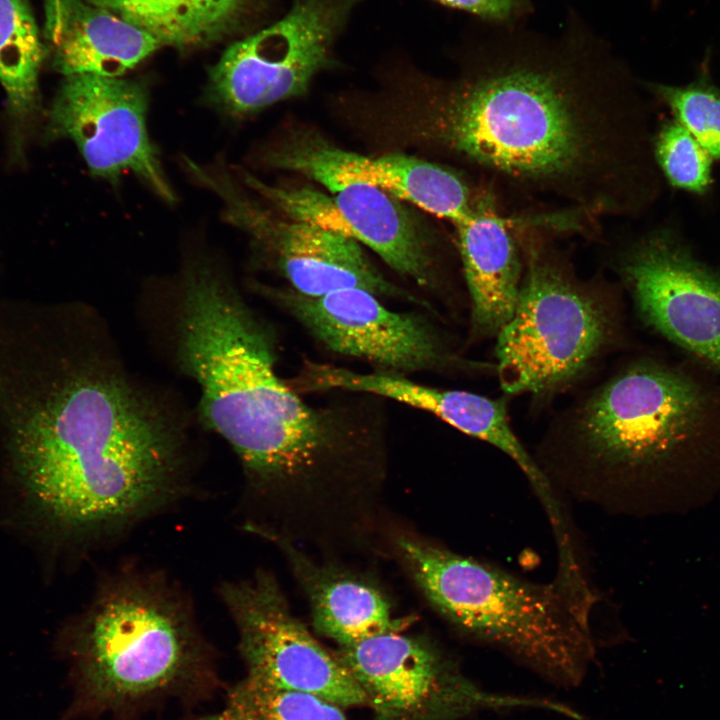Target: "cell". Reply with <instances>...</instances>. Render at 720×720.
<instances>
[{"label":"cell","instance_id":"obj_1","mask_svg":"<svg viewBox=\"0 0 720 720\" xmlns=\"http://www.w3.org/2000/svg\"><path fill=\"white\" fill-rule=\"evenodd\" d=\"M434 127L510 217L585 235L644 202L631 78L577 27L552 38L509 28L481 41L443 87Z\"/></svg>","mask_w":720,"mask_h":720},{"label":"cell","instance_id":"obj_2","mask_svg":"<svg viewBox=\"0 0 720 720\" xmlns=\"http://www.w3.org/2000/svg\"><path fill=\"white\" fill-rule=\"evenodd\" d=\"M0 428L15 473L68 530L120 526L175 491L170 425L121 375L67 344L51 314L0 319Z\"/></svg>","mask_w":720,"mask_h":720},{"label":"cell","instance_id":"obj_3","mask_svg":"<svg viewBox=\"0 0 720 720\" xmlns=\"http://www.w3.org/2000/svg\"><path fill=\"white\" fill-rule=\"evenodd\" d=\"M693 377L633 361L558 419L534 458L562 497L615 515H683L720 500V402Z\"/></svg>","mask_w":720,"mask_h":720},{"label":"cell","instance_id":"obj_4","mask_svg":"<svg viewBox=\"0 0 720 720\" xmlns=\"http://www.w3.org/2000/svg\"><path fill=\"white\" fill-rule=\"evenodd\" d=\"M179 358L199 384L206 422L234 449L248 476H269L316 452L328 409L307 405L275 369L272 338L206 256L182 277Z\"/></svg>","mask_w":720,"mask_h":720},{"label":"cell","instance_id":"obj_5","mask_svg":"<svg viewBox=\"0 0 720 720\" xmlns=\"http://www.w3.org/2000/svg\"><path fill=\"white\" fill-rule=\"evenodd\" d=\"M66 648L72 701L58 720L128 718L170 698L199 700L219 684L182 600L153 582L106 588Z\"/></svg>","mask_w":720,"mask_h":720},{"label":"cell","instance_id":"obj_6","mask_svg":"<svg viewBox=\"0 0 720 720\" xmlns=\"http://www.w3.org/2000/svg\"><path fill=\"white\" fill-rule=\"evenodd\" d=\"M395 543L426 599L461 632L560 685L583 679L594 657L589 621L553 581L531 582L411 535Z\"/></svg>","mask_w":720,"mask_h":720},{"label":"cell","instance_id":"obj_7","mask_svg":"<svg viewBox=\"0 0 720 720\" xmlns=\"http://www.w3.org/2000/svg\"><path fill=\"white\" fill-rule=\"evenodd\" d=\"M523 260L519 297L496 335V372L507 394L550 397L568 388L614 346L621 321L616 297L584 280L554 244L557 231L515 222Z\"/></svg>","mask_w":720,"mask_h":720},{"label":"cell","instance_id":"obj_8","mask_svg":"<svg viewBox=\"0 0 720 720\" xmlns=\"http://www.w3.org/2000/svg\"><path fill=\"white\" fill-rule=\"evenodd\" d=\"M362 1L293 0L278 21L223 52L209 71V103L242 117L303 94L335 65L336 42Z\"/></svg>","mask_w":720,"mask_h":720},{"label":"cell","instance_id":"obj_9","mask_svg":"<svg viewBox=\"0 0 720 720\" xmlns=\"http://www.w3.org/2000/svg\"><path fill=\"white\" fill-rule=\"evenodd\" d=\"M338 656L364 692L375 720H463L485 709H570L550 701L486 692L425 638L390 632L351 646Z\"/></svg>","mask_w":720,"mask_h":720},{"label":"cell","instance_id":"obj_10","mask_svg":"<svg viewBox=\"0 0 720 720\" xmlns=\"http://www.w3.org/2000/svg\"><path fill=\"white\" fill-rule=\"evenodd\" d=\"M220 593L237 628L245 679L314 695L341 708L366 705L347 666L293 614L274 576L260 571L223 584Z\"/></svg>","mask_w":720,"mask_h":720},{"label":"cell","instance_id":"obj_11","mask_svg":"<svg viewBox=\"0 0 720 720\" xmlns=\"http://www.w3.org/2000/svg\"><path fill=\"white\" fill-rule=\"evenodd\" d=\"M192 178L218 196L224 220L250 236L295 292L318 297L360 288L377 297L419 302L387 281L357 241L306 222L272 217L244 191L232 169L223 163L197 165Z\"/></svg>","mask_w":720,"mask_h":720},{"label":"cell","instance_id":"obj_12","mask_svg":"<svg viewBox=\"0 0 720 720\" xmlns=\"http://www.w3.org/2000/svg\"><path fill=\"white\" fill-rule=\"evenodd\" d=\"M64 77L49 112L50 136L72 140L95 177L117 184L130 172L173 203L176 197L147 130L146 83L88 73Z\"/></svg>","mask_w":720,"mask_h":720},{"label":"cell","instance_id":"obj_13","mask_svg":"<svg viewBox=\"0 0 720 720\" xmlns=\"http://www.w3.org/2000/svg\"><path fill=\"white\" fill-rule=\"evenodd\" d=\"M275 297L328 349L396 373L448 368L454 357L436 329L415 313L395 312L373 293L347 288L309 297L291 288Z\"/></svg>","mask_w":720,"mask_h":720},{"label":"cell","instance_id":"obj_14","mask_svg":"<svg viewBox=\"0 0 720 720\" xmlns=\"http://www.w3.org/2000/svg\"><path fill=\"white\" fill-rule=\"evenodd\" d=\"M235 174L287 219L337 232L367 246L393 270L420 286L434 283L428 244L414 218L389 193L366 184L322 192L310 187L269 185L241 169Z\"/></svg>","mask_w":720,"mask_h":720},{"label":"cell","instance_id":"obj_15","mask_svg":"<svg viewBox=\"0 0 720 720\" xmlns=\"http://www.w3.org/2000/svg\"><path fill=\"white\" fill-rule=\"evenodd\" d=\"M641 319L720 372V276L651 237L615 260Z\"/></svg>","mask_w":720,"mask_h":720},{"label":"cell","instance_id":"obj_16","mask_svg":"<svg viewBox=\"0 0 720 720\" xmlns=\"http://www.w3.org/2000/svg\"><path fill=\"white\" fill-rule=\"evenodd\" d=\"M261 159L269 167L305 176L327 191L348 184L377 187L453 225L487 196L479 184L471 186L440 165L399 153L365 156L315 135L290 137L266 150Z\"/></svg>","mask_w":720,"mask_h":720},{"label":"cell","instance_id":"obj_17","mask_svg":"<svg viewBox=\"0 0 720 720\" xmlns=\"http://www.w3.org/2000/svg\"><path fill=\"white\" fill-rule=\"evenodd\" d=\"M290 385L295 391L341 389L366 392L425 410L505 453L522 471L538 498L551 492L548 478L513 431L504 398L492 399L468 391L429 387L391 371L358 373L311 362H305L301 373Z\"/></svg>","mask_w":720,"mask_h":720},{"label":"cell","instance_id":"obj_18","mask_svg":"<svg viewBox=\"0 0 720 720\" xmlns=\"http://www.w3.org/2000/svg\"><path fill=\"white\" fill-rule=\"evenodd\" d=\"M514 221L488 195L453 225L470 297L472 339L496 336L514 312L523 276Z\"/></svg>","mask_w":720,"mask_h":720},{"label":"cell","instance_id":"obj_19","mask_svg":"<svg viewBox=\"0 0 720 720\" xmlns=\"http://www.w3.org/2000/svg\"><path fill=\"white\" fill-rule=\"evenodd\" d=\"M41 31L46 59L64 76L121 77L161 47L146 32L88 0H44Z\"/></svg>","mask_w":720,"mask_h":720},{"label":"cell","instance_id":"obj_20","mask_svg":"<svg viewBox=\"0 0 720 720\" xmlns=\"http://www.w3.org/2000/svg\"><path fill=\"white\" fill-rule=\"evenodd\" d=\"M267 539L279 547L304 591L314 629L339 647L400 632L407 625V621L393 617L385 596L366 579L313 560L301 547L285 539Z\"/></svg>","mask_w":720,"mask_h":720},{"label":"cell","instance_id":"obj_21","mask_svg":"<svg viewBox=\"0 0 720 720\" xmlns=\"http://www.w3.org/2000/svg\"><path fill=\"white\" fill-rule=\"evenodd\" d=\"M155 38L161 46L202 48L246 26L266 0H88Z\"/></svg>","mask_w":720,"mask_h":720},{"label":"cell","instance_id":"obj_22","mask_svg":"<svg viewBox=\"0 0 720 720\" xmlns=\"http://www.w3.org/2000/svg\"><path fill=\"white\" fill-rule=\"evenodd\" d=\"M45 60L42 31L30 2L0 0V85L15 142L24 138L38 115L39 78Z\"/></svg>","mask_w":720,"mask_h":720},{"label":"cell","instance_id":"obj_23","mask_svg":"<svg viewBox=\"0 0 720 720\" xmlns=\"http://www.w3.org/2000/svg\"><path fill=\"white\" fill-rule=\"evenodd\" d=\"M193 720H347L342 708L314 695L277 689L243 678L223 707Z\"/></svg>","mask_w":720,"mask_h":720},{"label":"cell","instance_id":"obj_24","mask_svg":"<svg viewBox=\"0 0 720 720\" xmlns=\"http://www.w3.org/2000/svg\"><path fill=\"white\" fill-rule=\"evenodd\" d=\"M656 153L674 185L698 192L708 186L711 156L680 123L664 126L657 138Z\"/></svg>","mask_w":720,"mask_h":720},{"label":"cell","instance_id":"obj_25","mask_svg":"<svg viewBox=\"0 0 720 720\" xmlns=\"http://www.w3.org/2000/svg\"><path fill=\"white\" fill-rule=\"evenodd\" d=\"M656 90L707 153L720 158V95L700 87L657 86Z\"/></svg>","mask_w":720,"mask_h":720},{"label":"cell","instance_id":"obj_26","mask_svg":"<svg viewBox=\"0 0 720 720\" xmlns=\"http://www.w3.org/2000/svg\"><path fill=\"white\" fill-rule=\"evenodd\" d=\"M444 6L466 11L488 21L512 24L527 15L531 0H432Z\"/></svg>","mask_w":720,"mask_h":720}]
</instances>
